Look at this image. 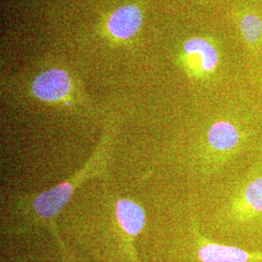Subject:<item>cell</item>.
Masks as SVG:
<instances>
[{"instance_id": "1", "label": "cell", "mask_w": 262, "mask_h": 262, "mask_svg": "<svg viewBox=\"0 0 262 262\" xmlns=\"http://www.w3.org/2000/svg\"><path fill=\"white\" fill-rule=\"evenodd\" d=\"M70 90V78L61 69L45 71L38 76L32 84L33 94L44 101H58L64 98Z\"/></svg>"}, {"instance_id": "2", "label": "cell", "mask_w": 262, "mask_h": 262, "mask_svg": "<svg viewBox=\"0 0 262 262\" xmlns=\"http://www.w3.org/2000/svg\"><path fill=\"white\" fill-rule=\"evenodd\" d=\"M143 24V15L138 7L126 5L116 10L108 20V29L113 36L128 39L135 35Z\"/></svg>"}, {"instance_id": "3", "label": "cell", "mask_w": 262, "mask_h": 262, "mask_svg": "<svg viewBox=\"0 0 262 262\" xmlns=\"http://www.w3.org/2000/svg\"><path fill=\"white\" fill-rule=\"evenodd\" d=\"M73 192V187L69 183H62L54 188L39 194L33 207L38 215L45 219L56 215L68 202Z\"/></svg>"}, {"instance_id": "4", "label": "cell", "mask_w": 262, "mask_h": 262, "mask_svg": "<svg viewBox=\"0 0 262 262\" xmlns=\"http://www.w3.org/2000/svg\"><path fill=\"white\" fill-rule=\"evenodd\" d=\"M116 214L123 230L128 234H139L146 224V215L143 209L128 199L118 201Z\"/></svg>"}, {"instance_id": "5", "label": "cell", "mask_w": 262, "mask_h": 262, "mask_svg": "<svg viewBox=\"0 0 262 262\" xmlns=\"http://www.w3.org/2000/svg\"><path fill=\"white\" fill-rule=\"evenodd\" d=\"M240 140V132L231 122L225 121L215 122L208 131L210 145L220 151L234 150L238 147Z\"/></svg>"}, {"instance_id": "6", "label": "cell", "mask_w": 262, "mask_h": 262, "mask_svg": "<svg viewBox=\"0 0 262 262\" xmlns=\"http://www.w3.org/2000/svg\"><path fill=\"white\" fill-rule=\"evenodd\" d=\"M184 50L187 55H199L201 67L206 72L214 71L219 64V54L215 47L203 38H191L185 43Z\"/></svg>"}, {"instance_id": "7", "label": "cell", "mask_w": 262, "mask_h": 262, "mask_svg": "<svg viewBox=\"0 0 262 262\" xmlns=\"http://www.w3.org/2000/svg\"><path fill=\"white\" fill-rule=\"evenodd\" d=\"M241 33L249 44H255L262 36V21L256 15L249 14L240 23Z\"/></svg>"}, {"instance_id": "8", "label": "cell", "mask_w": 262, "mask_h": 262, "mask_svg": "<svg viewBox=\"0 0 262 262\" xmlns=\"http://www.w3.org/2000/svg\"><path fill=\"white\" fill-rule=\"evenodd\" d=\"M244 200L250 209L262 213V176L251 181L244 189Z\"/></svg>"}]
</instances>
